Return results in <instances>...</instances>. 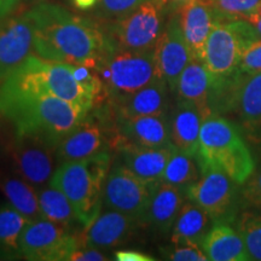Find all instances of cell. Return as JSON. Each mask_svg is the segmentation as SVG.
<instances>
[{
    "mask_svg": "<svg viewBox=\"0 0 261 261\" xmlns=\"http://www.w3.org/2000/svg\"><path fill=\"white\" fill-rule=\"evenodd\" d=\"M34 28V54L45 60L96 69L115 50L102 22L75 15L54 3L27 10Z\"/></svg>",
    "mask_w": 261,
    "mask_h": 261,
    "instance_id": "6da1fadb",
    "label": "cell"
},
{
    "mask_svg": "<svg viewBox=\"0 0 261 261\" xmlns=\"http://www.w3.org/2000/svg\"><path fill=\"white\" fill-rule=\"evenodd\" d=\"M0 91L10 93L48 94L87 110L106 100L96 71L84 65H70L32 55L0 83Z\"/></svg>",
    "mask_w": 261,
    "mask_h": 261,
    "instance_id": "7a4b0ae2",
    "label": "cell"
},
{
    "mask_svg": "<svg viewBox=\"0 0 261 261\" xmlns=\"http://www.w3.org/2000/svg\"><path fill=\"white\" fill-rule=\"evenodd\" d=\"M91 110L48 94L10 93L0 91V113L17 136H38L60 144Z\"/></svg>",
    "mask_w": 261,
    "mask_h": 261,
    "instance_id": "3957f363",
    "label": "cell"
},
{
    "mask_svg": "<svg viewBox=\"0 0 261 261\" xmlns=\"http://www.w3.org/2000/svg\"><path fill=\"white\" fill-rule=\"evenodd\" d=\"M196 158L201 172L219 169L238 185H243L255 171L252 152L240 128L219 114H212L202 122Z\"/></svg>",
    "mask_w": 261,
    "mask_h": 261,
    "instance_id": "277c9868",
    "label": "cell"
},
{
    "mask_svg": "<svg viewBox=\"0 0 261 261\" xmlns=\"http://www.w3.org/2000/svg\"><path fill=\"white\" fill-rule=\"evenodd\" d=\"M112 163V151H102L81 161L60 163L52 175L50 185L67 196L84 227L102 211L104 182Z\"/></svg>",
    "mask_w": 261,
    "mask_h": 261,
    "instance_id": "5b68a950",
    "label": "cell"
},
{
    "mask_svg": "<svg viewBox=\"0 0 261 261\" xmlns=\"http://www.w3.org/2000/svg\"><path fill=\"white\" fill-rule=\"evenodd\" d=\"M261 38L242 18H225L219 14L204 47L203 63L212 77V89L228 84L240 73L242 54L250 42Z\"/></svg>",
    "mask_w": 261,
    "mask_h": 261,
    "instance_id": "8992f818",
    "label": "cell"
},
{
    "mask_svg": "<svg viewBox=\"0 0 261 261\" xmlns=\"http://www.w3.org/2000/svg\"><path fill=\"white\" fill-rule=\"evenodd\" d=\"M107 103L128 96L159 77L154 50H114L94 69Z\"/></svg>",
    "mask_w": 261,
    "mask_h": 261,
    "instance_id": "52a82bcc",
    "label": "cell"
},
{
    "mask_svg": "<svg viewBox=\"0 0 261 261\" xmlns=\"http://www.w3.org/2000/svg\"><path fill=\"white\" fill-rule=\"evenodd\" d=\"M169 10L165 0H146L130 14L102 23L115 50H154Z\"/></svg>",
    "mask_w": 261,
    "mask_h": 261,
    "instance_id": "ba28073f",
    "label": "cell"
},
{
    "mask_svg": "<svg viewBox=\"0 0 261 261\" xmlns=\"http://www.w3.org/2000/svg\"><path fill=\"white\" fill-rule=\"evenodd\" d=\"M114 116L109 107L94 108L61 140L57 146L58 162L81 161L102 151H112Z\"/></svg>",
    "mask_w": 261,
    "mask_h": 261,
    "instance_id": "9c48e42d",
    "label": "cell"
},
{
    "mask_svg": "<svg viewBox=\"0 0 261 261\" xmlns=\"http://www.w3.org/2000/svg\"><path fill=\"white\" fill-rule=\"evenodd\" d=\"M57 146L38 136L16 135L6 160L12 172L40 190L50 185L52 175L60 165Z\"/></svg>",
    "mask_w": 261,
    "mask_h": 261,
    "instance_id": "30bf717a",
    "label": "cell"
},
{
    "mask_svg": "<svg viewBox=\"0 0 261 261\" xmlns=\"http://www.w3.org/2000/svg\"><path fill=\"white\" fill-rule=\"evenodd\" d=\"M81 244V233L50 220L31 221L21 237V255L31 261H68Z\"/></svg>",
    "mask_w": 261,
    "mask_h": 261,
    "instance_id": "8fae6325",
    "label": "cell"
},
{
    "mask_svg": "<svg viewBox=\"0 0 261 261\" xmlns=\"http://www.w3.org/2000/svg\"><path fill=\"white\" fill-rule=\"evenodd\" d=\"M152 189L121 161H116L104 182L103 205L106 210L121 212L143 223Z\"/></svg>",
    "mask_w": 261,
    "mask_h": 261,
    "instance_id": "7c38bea8",
    "label": "cell"
},
{
    "mask_svg": "<svg viewBox=\"0 0 261 261\" xmlns=\"http://www.w3.org/2000/svg\"><path fill=\"white\" fill-rule=\"evenodd\" d=\"M237 185L219 169H208L202 172L197 181L185 189V197L203 208L214 221L231 223L238 213Z\"/></svg>",
    "mask_w": 261,
    "mask_h": 261,
    "instance_id": "4fadbf2b",
    "label": "cell"
},
{
    "mask_svg": "<svg viewBox=\"0 0 261 261\" xmlns=\"http://www.w3.org/2000/svg\"><path fill=\"white\" fill-rule=\"evenodd\" d=\"M154 54L159 77L167 84L171 93L175 94L179 76L192 58L177 10L166 21Z\"/></svg>",
    "mask_w": 261,
    "mask_h": 261,
    "instance_id": "5bb4252c",
    "label": "cell"
},
{
    "mask_svg": "<svg viewBox=\"0 0 261 261\" xmlns=\"http://www.w3.org/2000/svg\"><path fill=\"white\" fill-rule=\"evenodd\" d=\"M173 144L171 125L167 114L136 117H114V136L112 150L127 146L160 148Z\"/></svg>",
    "mask_w": 261,
    "mask_h": 261,
    "instance_id": "9a60e30c",
    "label": "cell"
},
{
    "mask_svg": "<svg viewBox=\"0 0 261 261\" xmlns=\"http://www.w3.org/2000/svg\"><path fill=\"white\" fill-rule=\"evenodd\" d=\"M34 54V28L27 11L0 19V83Z\"/></svg>",
    "mask_w": 261,
    "mask_h": 261,
    "instance_id": "2e32d148",
    "label": "cell"
},
{
    "mask_svg": "<svg viewBox=\"0 0 261 261\" xmlns=\"http://www.w3.org/2000/svg\"><path fill=\"white\" fill-rule=\"evenodd\" d=\"M227 112L237 114L248 136L261 138V71L237 74L228 97Z\"/></svg>",
    "mask_w": 261,
    "mask_h": 261,
    "instance_id": "e0dca14e",
    "label": "cell"
},
{
    "mask_svg": "<svg viewBox=\"0 0 261 261\" xmlns=\"http://www.w3.org/2000/svg\"><path fill=\"white\" fill-rule=\"evenodd\" d=\"M143 223L136 218L117 211H100L98 217L81 232V244L112 249L126 243L133 237Z\"/></svg>",
    "mask_w": 261,
    "mask_h": 261,
    "instance_id": "ac0fdd59",
    "label": "cell"
},
{
    "mask_svg": "<svg viewBox=\"0 0 261 261\" xmlns=\"http://www.w3.org/2000/svg\"><path fill=\"white\" fill-rule=\"evenodd\" d=\"M177 11L191 57L203 62L205 42L219 12L212 0H192Z\"/></svg>",
    "mask_w": 261,
    "mask_h": 261,
    "instance_id": "d6986e66",
    "label": "cell"
},
{
    "mask_svg": "<svg viewBox=\"0 0 261 261\" xmlns=\"http://www.w3.org/2000/svg\"><path fill=\"white\" fill-rule=\"evenodd\" d=\"M169 92L167 84L158 77L136 92L107 104L116 119L167 114Z\"/></svg>",
    "mask_w": 261,
    "mask_h": 261,
    "instance_id": "ffe728a7",
    "label": "cell"
},
{
    "mask_svg": "<svg viewBox=\"0 0 261 261\" xmlns=\"http://www.w3.org/2000/svg\"><path fill=\"white\" fill-rule=\"evenodd\" d=\"M173 144L160 148H142V146H127L117 150L119 161L138 175L140 179L155 187L162 181L166 166L174 154Z\"/></svg>",
    "mask_w": 261,
    "mask_h": 261,
    "instance_id": "44dd1931",
    "label": "cell"
},
{
    "mask_svg": "<svg viewBox=\"0 0 261 261\" xmlns=\"http://www.w3.org/2000/svg\"><path fill=\"white\" fill-rule=\"evenodd\" d=\"M184 196L185 191L182 189L160 181L152 189L143 223L159 233H168L184 204Z\"/></svg>",
    "mask_w": 261,
    "mask_h": 261,
    "instance_id": "7402d4cb",
    "label": "cell"
},
{
    "mask_svg": "<svg viewBox=\"0 0 261 261\" xmlns=\"http://www.w3.org/2000/svg\"><path fill=\"white\" fill-rule=\"evenodd\" d=\"M202 122L203 116L194 104L178 99L169 116L171 140L175 149L197 156Z\"/></svg>",
    "mask_w": 261,
    "mask_h": 261,
    "instance_id": "603a6c76",
    "label": "cell"
},
{
    "mask_svg": "<svg viewBox=\"0 0 261 261\" xmlns=\"http://www.w3.org/2000/svg\"><path fill=\"white\" fill-rule=\"evenodd\" d=\"M201 247L208 260L212 261L252 260L242 237L227 221H214L211 230L202 238Z\"/></svg>",
    "mask_w": 261,
    "mask_h": 261,
    "instance_id": "cb8c5ba5",
    "label": "cell"
},
{
    "mask_svg": "<svg viewBox=\"0 0 261 261\" xmlns=\"http://www.w3.org/2000/svg\"><path fill=\"white\" fill-rule=\"evenodd\" d=\"M212 77L202 61L191 58L178 80L175 96L178 99L192 103L200 110L203 120L212 115L210 106Z\"/></svg>",
    "mask_w": 261,
    "mask_h": 261,
    "instance_id": "d4e9b609",
    "label": "cell"
},
{
    "mask_svg": "<svg viewBox=\"0 0 261 261\" xmlns=\"http://www.w3.org/2000/svg\"><path fill=\"white\" fill-rule=\"evenodd\" d=\"M0 191L15 210L31 221L44 219L38 190L15 172L0 168Z\"/></svg>",
    "mask_w": 261,
    "mask_h": 261,
    "instance_id": "484cf974",
    "label": "cell"
},
{
    "mask_svg": "<svg viewBox=\"0 0 261 261\" xmlns=\"http://www.w3.org/2000/svg\"><path fill=\"white\" fill-rule=\"evenodd\" d=\"M214 219L203 208L189 200L184 202L172 228L171 243H200L213 226Z\"/></svg>",
    "mask_w": 261,
    "mask_h": 261,
    "instance_id": "4316f807",
    "label": "cell"
},
{
    "mask_svg": "<svg viewBox=\"0 0 261 261\" xmlns=\"http://www.w3.org/2000/svg\"><path fill=\"white\" fill-rule=\"evenodd\" d=\"M31 220L10 203H0V259H21V237Z\"/></svg>",
    "mask_w": 261,
    "mask_h": 261,
    "instance_id": "83f0119b",
    "label": "cell"
},
{
    "mask_svg": "<svg viewBox=\"0 0 261 261\" xmlns=\"http://www.w3.org/2000/svg\"><path fill=\"white\" fill-rule=\"evenodd\" d=\"M38 194L44 219L73 231H77V226H84L70 201L57 188L48 185L38 190Z\"/></svg>",
    "mask_w": 261,
    "mask_h": 261,
    "instance_id": "f1b7e54d",
    "label": "cell"
},
{
    "mask_svg": "<svg viewBox=\"0 0 261 261\" xmlns=\"http://www.w3.org/2000/svg\"><path fill=\"white\" fill-rule=\"evenodd\" d=\"M201 175L202 172L197 158L175 150L166 166L162 181L185 191V189L197 181Z\"/></svg>",
    "mask_w": 261,
    "mask_h": 261,
    "instance_id": "f546056e",
    "label": "cell"
},
{
    "mask_svg": "<svg viewBox=\"0 0 261 261\" xmlns=\"http://www.w3.org/2000/svg\"><path fill=\"white\" fill-rule=\"evenodd\" d=\"M232 221L234 228L242 237L250 259L261 261V211L240 212Z\"/></svg>",
    "mask_w": 261,
    "mask_h": 261,
    "instance_id": "4dcf8cb0",
    "label": "cell"
},
{
    "mask_svg": "<svg viewBox=\"0 0 261 261\" xmlns=\"http://www.w3.org/2000/svg\"><path fill=\"white\" fill-rule=\"evenodd\" d=\"M146 0H98L91 14L99 22H110L123 17Z\"/></svg>",
    "mask_w": 261,
    "mask_h": 261,
    "instance_id": "1f68e13d",
    "label": "cell"
},
{
    "mask_svg": "<svg viewBox=\"0 0 261 261\" xmlns=\"http://www.w3.org/2000/svg\"><path fill=\"white\" fill-rule=\"evenodd\" d=\"M161 254L167 260L173 261H205L208 260L200 243H172L161 248Z\"/></svg>",
    "mask_w": 261,
    "mask_h": 261,
    "instance_id": "d6a6232c",
    "label": "cell"
},
{
    "mask_svg": "<svg viewBox=\"0 0 261 261\" xmlns=\"http://www.w3.org/2000/svg\"><path fill=\"white\" fill-rule=\"evenodd\" d=\"M215 10L225 18H241L260 4L261 0H212Z\"/></svg>",
    "mask_w": 261,
    "mask_h": 261,
    "instance_id": "836d02e7",
    "label": "cell"
},
{
    "mask_svg": "<svg viewBox=\"0 0 261 261\" xmlns=\"http://www.w3.org/2000/svg\"><path fill=\"white\" fill-rule=\"evenodd\" d=\"M240 71L244 74L261 71V38L252 41L244 48L241 57Z\"/></svg>",
    "mask_w": 261,
    "mask_h": 261,
    "instance_id": "e575fe53",
    "label": "cell"
},
{
    "mask_svg": "<svg viewBox=\"0 0 261 261\" xmlns=\"http://www.w3.org/2000/svg\"><path fill=\"white\" fill-rule=\"evenodd\" d=\"M242 196L247 203L255 210L261 211V171L254 173L250 178L244 182Z\"/></svg>",
    "mask_w": 261,
    "mask_h": 261,
    "instance_id": "d590c367",
    "label": "cell"
},
{
    "mask_svg": "<svg viewBox=\"0 0 261 261\" xmlns=\"http://www.w3.org/2000/svg\"><path fill=\"white\" fill-rule=\"evenodd\" d=\"M15 137L16 132L12 123L9 121L8 117L0 113V161L8 158L9 150L14 143Z\"/></svg>",
    "mask_w": 261,
    "mask_h": 261,
    "instance_id": "8d00e7d4",
    "label": "cell"
},
{
    "mask_svg": "<svg viewBox=\"0 0 261 261\" xmlns=\"http://www.w3.org/2000/svg\"><path fill=\"white\" fill-rule=\"evenodd\" d=\"M106 260H109V257L107 256V254L100 252V249L80 244V246L70 254L69 260L68 261H106Z\"/></svg>",
    "mask_w": 261,
    "mask_h": 261,
    "instance_id": "74e56055",
    "label": "cell"
},
{
    "mask_svg": "<svg viewBox=\"0 0 261 261\" xmlns=\"http://www.w3.org/2000/svg\"><path fill=\"white\" fill-rule=\"evenodd\" d=\"M116 260L119 261H154L155 257H152L149 254L138 252V250H117L114 254Z\"/></svg>",
    "mask_w": 261,
    "mask_h": 261,
    "instance_id": "f35d334b",
    "label": "cell"
},
{
    "mask_svg": "<svg viewBox=\"0 0 261 261\" xmlns=\"http://www.w3.org/2000/svg\"><path fill=\"white\" fill-rule=\"evenodd\" d=\"M22 4L23 0H0V19L14 15Z\"/></svg>",
    "mask_w": 261,
    "mask_h": 261,
    "instance_id": "ab89813d",
    "label": "cell"
},
{
    "mask_svg": "<svg viewBox=\"0 0 261 261\" xmlns=\"http://www.w3.org/2000/svg\"><path fill=\"white\" fill-rule=\"evenodd\" d=\"M71 5L80 11H92L96 8L98 0H70Z\"/></svg>",
    "mask_w": 261,
    "mask_h": 261,
    "instance_id": "60d3db41",
    "label": "cell"
},
{
    "mask_svg": "<svg viewBox=\"0 0 261 261\" xmlns=\"http://www.w3.org/2000/svg\"><path fill=\"white\" fill-rule=\"evenodd\" d=\"M241 18L246 19V21L249 22V23H254V22L256 21H261V3L256 6L255 9H254V11H252L250 14H248L246 16H243V17Z\"/></svg>",
    "mask_w": 261,
    "mask_h": 261,
    "instance_id": "b9f144b4",
    "label": "cell"
},
{
    "mask_svg": "<svg viewBox=\"0 0 261 261\" xmlns=\"http://www.w3.org/2000/svg\"><path fill=\"white\" fill-rule=\"evenodd\" d=\"M165 2L166 4L168 5L169 9H173L175 11V10H178L179 8H181L182 5L192 2V0H165Z\"/></svg>",
    "mask_w": 261,
    "mask_h": 261,
    "instance_id": "7bdbcfd3",
    "label": "cell"
},
{
    "mask_svg": "<svg viewBox=\"0 0 261 261\" xmlns=\"http://www.w3.org/2000/svg\"><path fill=\"white\" fill-rule=\"evenodd\" d=\"M250 24H252L253 27L255 28L256 33L261 37V21H256V22H254V23H250Z\"/></svg>",
    "mask_w": 261,
    "mask_h": 261,
    "instance_id": "ee69618b",
    "label": "cell"
}]
</instances>
